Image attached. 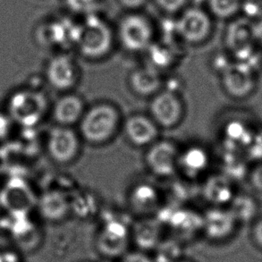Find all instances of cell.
Instances as JSON below:
<instances>
[{
	"label": "cell",
	"instance_id": "cell-1",
	"mask_svg": "<svg viewBox=\"0 0 262 262\" xmlns=\"http://www.w3.org/2000/svg\"><path fill=\"white\" fill-rule=\"evenodd\" d=\"M120 122V113L116 106L110 103H98L84 111L79 121V131L86 142L102 144L113 138Z\"/></svg>",
	"mask_w": 262,
	"mask_h": 262
},
{
	"label": "cell",
	"instance_id": "cell-2",
	"mask_svg": "<svg viewBox=\"0 0 262 262\" xmlns=\"http://www.w3.org/2000/svg\"><path fill=\"white\" fill-rule=\"evenodd\" d=\"M113 42L110 26L95 14L86 16L82 25L76 27L75 45L82 57L88 59L98 60L106 57Z\"/></svg>",
	"mask_w": 262,
	"mask_h": 262
},
{
	"label": "cell",
	"instance_id": "cell-3",
	"mask_svg": "<svg viewBox=\"0 0 262 262\" xmlns=\"http://www.w3.org/2000/svg\"><path fill=\"white\" fill-rule=\"evenodd\" d=\"M48 108L46 97L32 90H20L11 95L7 113L14 123L32 127L41 121Z\"/></svg>",
	"mask_w": 262,
	"mask_h": 262
},
{
	"label": "cell",
	"instance_id": "cell-4",
	"mask_svg": "<svg viewBox=\"0 0 262 262\" xmlns=\"http://www.w3.org/2000/svg\"><path fill=\"white\" fill-rule=\"evenodd\" d=\"M117 36L122 46L128 51H145L152 45V25L144 15L136 12L129 13L121 18Z\"/></svg>",
	"mask_w": 262,
	"mask_h": 262
},
{
	"label": "cell",
	"instance_id": "cell-5",
	"mask_svg": "<svg viewBox=\"0 0 262 262\" xmlns=\"http://www.w3.org/2000/svg\"><path fill=\"white\" fill-rule=\"evenodd\" d=\"M212 26V16L208 11L199 7H189L181 12L176 30L185 42L200 44L209 38Z\"/></svg>",
	"mask_w": 262,
	"mask_h": 262
},
{
	"label": "cell",
	"instance_id": "cell-6",
	"mask_svg": "<svg viewBox=\"0 0 262 262\" xmlns=\"http://www.w3.org/2000/svg\"><path fill=\"white\" fill-rule=\"evenodd\" d=\"M149 113L159 127H174L184 116V104L177 92L163 90L152 96Z\"/></svg>",
	"mask_w": 262,
	"mask_h": 262
},
{
	"label": "cell",
	"instance_id": "cell-7",
	"mask_svg": "<svg viewBox=\"0 0 262 262\" xmlns=\"http://www.w3.org/2000/svg\"><path fill=\"white\" fill-rule=\"evenodd\" d=\"M47 150L55 162L69 163L75 160L80 150L78 135L70 126L57 124L49 132Z\"/></svg>",
	"mask_w": 262,
	"mask_h": 262
},
{
	"label": "cell",
	"instance_id": "cell-8",
	"mask_svg": "<svg viewBox=\"0 0 262 262\" xmlns=\"http://www.w3.org/2000/svg\"><path fill=\"white\" fill-rule=\"evenodd\" d=\"M179 151L169 141H159L150 144L145 155L149 170L159 177H172L178 169Z\"/></svg>",
	"mask_w": 262,
	"mask_h": 262
},
{
	"label": "cell",
	"instance_id": "cell-9",
	"mask_svg": "<svg viewBox=\"0 0 262 262\" xmlns=\"http://www.w3.org/2000/svg\"><path fill=\"white\" fill-rule=\"evenodd\" d=\"M221 84L230 98L241 100L254 94L258 82L255 73L251 68L245 64H237L229 67L223 72Z\"/></svg>",
	"mask_w": 262,
	"mask_h": 262
},
{
	"label": "cell",
	"instance_id": "cell-10",
	"mask_svg": "<svg viewBox=\"0 0 262 262\" xmlns=\"http://www.w3.org/2000/svg\"><path fill=\"white\" fill-rule=\"evenodd\" d=\"M239 223L228 207L212 206L202 216V228L213 241H223L230 237Z\"/></svg>",
	"mask_w": 262,
	"mask_h": 262
},
{
	"label": "cell",
	"instance_id": "cell-11",
	"mask_svg": "<svg viewBox=\"0 0 262 262\" xmlns=\"http://www.w3.org/2000/svg\"><path fill=\"white\" fill-rule=\"evenodd\" d=\"M46 78L51 87L68 91L77 83L78 66L68 55H58L50 59L46 68Z\"/></svg>",
	"mask_w": 262,
	"mask_h": 262
},
{
	"label": "cell",
	"instance_id": "cell-12",
	"mask_svg": "<svg viewBox=\"0 0 262 262\" xmlns=\"http://www.w3.org/2000/svg\"><path fill=\"white\" fill-rule=\"evenodd\" d=\"M124 135L133 145L145 147L156 142L159 126L150 117L133 115L124 122Z\"/></svg>",
	"mask_w": 262,
	"mask_h": 262
},
{
	"label": "cell",
	"instance_id": "cell-13",
	"mask_svg": "<svg viewBox=\"0 0 262 262\" xmlns=\"http://www.w3.org/2000/svg\"><path fill=\"white\" fill-rule=\"evenodd\" d=\"M127 244V227L117 221L105 225L97 241L99 251L108 257H117L125 252Z\"/></svg>",
	"mask_w": 262,
	"mask_h": 262
},
{
	"label": "cell",
	"instance_id": "cell-14",
	"mask_svg": "<svg viewBox=\"0 0 262 262\" xmlns=\"http://www.w3.org/2000/svg\"><path fill=\"white\" fill-rule=\"evenodd\" d=\"M256 38L255 27L248 18L234 19L227 30V43L234 54L246 55Z\"/></svg>",
	"mask_w": 262,
	"mask_h": 262
},
{
	"label": "cell",
	"instance_id": "cell-15",
	"mask_svg": "<svg viewBox=\"0 0 262 262\" xmlns=\"http://www.w3.org/2000/svg\"><path fill=\"white\" fill-rule=\"evenodd\" d=\"M236 192L234 181L224 173L209 177L204 185V197L215 207H227Z\"/></svg>",
	"mask_w": 262,
	"mask_h": 262
},
{
	"label": "cell",
	"instance_id": "cell-16",
	"mask_svg": "<svg viewBox=\"0 0 262 262\" xmlns=\"http://www.w3.org/2000/svg\"><path fill=\"white\" fill-rule=\"evenodd\" d=\"M1 202L13 214L27 213L34 204V198L25 182L15 178L10 181L2 191Z\"/></svg>",
	"mask_w": 262,
	"mask_h": 262
},
{
	"label": "cell",
	"instance_id": "cell-17",
	"mask_svg": "<svg viewBox=\"0 0 262 262\" xmlns=\"http://www.w3.org/2000/svg\"><path fill=\"white\" fill-rule=\"evenodd\" d=\"M84 111V103L80 96L66 94L54 104L52 116L58 125L71 126L79 123Z\"/></svg>",
	"mask_w": 262,
	"mask_h": 262
},
{
	"label": "cell",
	"instance_id": "cell-18",
	"mask_svg": "<svg viewBox=\"0 0 262 262\" xmlns=\"http://www.w3.org/2000/svg\"><path fill=\"white\" fill-rule=\"evenodd\" d=\"M37 205L43 219L51 222L64 220L71 208L68 197L57 190L44 192L38 199Z\"/></svg>",
	"mask_w": 262,
	"mask_h": 262
},
{
	"label": "cell",
	"instance_id": "cell-19",
	"mask_svg": "<svg viewBox=\"0 0 262 262\" xmlns=\"http://www.w3.org/2000/svg\"><path fill=\"white\" fill-rule=\"evenodd\" d=\"M240 224H252L260 216L261 203L257 194L251 191H237L227 206Z\"/></svg>",
	"mask_w": 262,
	"mask_h": 262
},
{
	"label": "cell",
	"instance_id": "cell-20",
	"mask_svg": "<svg viewBox=\"0 0 262 262\" xmlns=\"http://www.w3.org/2000/svg\"><path fill=\"white\" fill-rule=\"evenodd\" d=\"M129 84L137 95L146 97L155 95L161 91L163 80L156 68H142L132 73Z\"/></svg>",
	"mask_w": 262,
	"mask_h": 262
},
{
	"label": "cell",
	"instance_id": "cell-21",
	"mask_svg": "<svg viewBox=\"0 0 262 262\" xmlns=\"http://www.w3.org/2000/svg\"><path fill=\"white\" fill-rule=\"evenodd\" d=\"M209 157L205 149L201 147H190L180 154L178 158V167L191 177H197L208 168Z\"/></svg>",
	"mask_w": 262,
	"mask_h": 262
},
{
	"label": "cell",
	"instance_id": "cell-22",
	"mask_svg": "<svg viewBox=\"0 0 262 262\" xmlns=\"http://www.w3.org/2000/svg\"><path fill=\"white\" fill-rule=\"evenodd\" d=\"M245 0H209V13L220 20H233L237 17Z\"/></svg>",
	"mask_w": 262,
	"mask_h": 262
},
{
	"label": "cell",
	"instance_id": "cell-23",
	"mask_svg": "<svg viewBox=\"0 0 262 262\" xmlns=\"http://www.w3.org/2000/svg\"><path fill=\"white\" fill-rule=\"evenodd\" d=\"M135 241L142 248H156L160 243L158 226L149 222L141 224L135 231Z\"/></svg>",
	"mask_w": 262,
	"mask_h": 262
},
{
	"label": "cell",
	"instance_id": "cell-24",
	"mask_svg": "<svg viewBox=\"0 0 262 262\" xmlns=\"http://www.w3.org/2000/svg\"><path fill=\"white\" fill-rule=\"evenodd\" d=\"M132 204L139 208H145L155 204L158 200L157 191L147 184H141L135 188L131 193Z\"/></svg>",
	"mask_w": 262,
	"mask_h": 262
},
{
	"label": "cell",
	"instance_id": "cell-25",
	"mask_svg": "<svg viewBox=\"0 0 262 262\" xmlns=\"http://www.w3.org/2000/svg\"><path fill=\"white\" fill-rule=\"evenodd\" d=\"M245 180L252 192L262 195V161L250 164Z\"/></svg>",
	"mask_w": 262,
	"mask_h": 262
},
{
	"label": "cell",
	"instance_id": "cell-26",
	"mask_svg": "<svg viewBox=\"0 0 262 262\" xmlns=\"http://www.w3.org/2000/svg\"><path fill=\"white\" fill-rule=\"evenodd\" d=\"M157 259L155 262H177L180 253V247L172 242L161 243L157 245Z\"/></svg>",
	"mask_w": 262,
	"mask_h": 262
},
{
	"label": "cell",
	"instance_id": "cell-27",
	"mask_svg": "<svg viewBox=\"0 0 262 262\" xmlns=\"http://www.w3.org/2000/svg\"><path fill=\"white\" fill-rule=\"evenodd\" d=\"M67 7L75 14H83L85 16L94 14L99 6L98 0H66Z\"/></svg>",
	"mask_w": 262,
	"mask_h": 262
},
{
	"label": "cell",
	"instance_id": "cell-28",
	"mask_svg": "<svg viewBox=\"0 0 262 262\" xmlns=\"http://www.w3.org/2000/svg\"><path fill=\"white\" fill-rule=\"evenodd\" d=\"M157 7L167 14H177L184 10L187 0H154Z\"/></svg>",
	"mask_w": 262,
	"mask_h": 262
},
{
	"label": "cell",
	"instance_id": "cell-29",
	"mask_svg": "<svg viewBox=\"0 0 262 262\" xmlns=\"http://www.w3.org/2000/svg\"><path fill=\"white\" fill-rule=\"evenodd\" d=\"M14 121L8 113L0 111V141L7 139L10 135Z\"/></svg>",
	"mask_w": 262,
	"mask_h": 262
},
{
	"label": "cell",
	"instance_id": "cell-30",
	"mask_svg": "<svg viewBox=\"0 0 262 262\" xmlns=\"http://www.w3.org/2000/svg\"><path fill=\"white\" fill-rule=\"evenodd\" d=\"M120 262H155V260L143 252H132L124 253Z\"/></svg>",
	"mask_w": 262,
	"mask_h": 262
},
{
	"label": "cell",
	"instance_id": "cell-31",
	"mask_svg": "<svg viewBox=\"0 0 262 262\" xmlns=\"http://www.w3.org/2000/svg\"><path fill=\"white\" fill-rule=\"evenodd\" d=\"M252 238L257 246L262 249V216L252 223Z\"/></svg>",
	"mask_w": 262,
	"mask_h": 262
},
{
	"label": "cell",
	"instance_id": "cell-32",
	"mask_svg": "<svg viewBox=\"0 0 262 262\" xmlns=\"http://www.w3.org/2000/svg\"><path fill=\"white\" fill-rule=\"evenodd\" d=\"M122 7L128 10L135 11L143 7L147 0H117Z\"/></svg>",
	"mask_w": 262,
	"mask_h": 262
},
{
	"label": "cell",
	"instance_id": "cell-33",
	"mask_svg": "<svg viewBox=\"0 0 262 262\" xmlns=\"http://www.w3.org/2000/svg\"><path fill=\"white\" fill-rule=\"evenodd\" d=\"M0 262H20L18 256L12 252H0Z\"/></svg>",
	"mask_w": 262,
	"mask_h": 262
},
{
	"label": "cell",
	"instance_id": "cell-34",
	"mask_svg": "<svg viewBox=\"0 0 262 262\" xmlns=\"http://www.w3.org/2000/svg\"><path fill=\"white\" fill-rule=\"evenodd\" d=\"M177 262H185V261H180V260H178V261Z\"/></svg>",
	"mask_w": 262,
	"mask_h": 262
}]
</instances>
